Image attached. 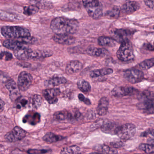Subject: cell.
<instances>
[{
  "mask_svg": "<svg viewBox=\"0 0 154 154\" xmlns=\"http://www.w3.org/2000/svg\"><path fill=\"white\" fill-rule=\"evenodd\" d=\"M149 135H152V136H154V131L153 129H149L146 131L145 132H143L141 134V136L143 137H146Z\"/></svg>",
  "mask_w": 154,
  "mask_h": 154,
  "instance_id": "cell-41",
  "label": "cell"
},
{
  "mask_svg": "<svg viewBox=\"0 0 154 154\" xmlns=\"http://www.w3.org/2000/svg\"><path fill=\"white\" fill-rule=\"evenodd\" d=\"M18 65L21 66V67H24L26 68L29 67L31 66L30 64L24 62H19V63H18Z\"/></svg>",
  "mask_w": 154,
  "mask_h": 154,
  "instance_id": "cell-46",
  "label": "cell"
},
{
  "mask_svg": "<svg viewBox=\"0 0 154 154\" xmlns=\"http://www.w3.org/2000/svg\"><path fill=\"white\" fill-rule=\"evenodd\" d=\"M88 154H104L103 153H99V152H92L90 153H89Z\"/></svg>",
  "mask_w": 154,
  "mask_h": 154,
  "instance_id": "cell-49",
  "label": "cell"
},
{
  "mask_svg": "<svg viewBox=\"0 0 154 154\" xmlns=\"http://www.w3.org/2000/svg\"><path fill=\"white\" fill-rule=\"evenodd\" d=\"M78 22L74 19L65 17H57L52 20L50 28L55 34H71L76 33L78 30Z\"/></svg>",
  "mask_w": 154,
  "mask_h": 154,
  "instance_id": "cell-1",
  "label": "cell"
},
{
  "mask_svg": "<svg viewBox=\"0 0 154 154\" xmlns=\"http://www.w3.org/2000/svg\"><path fill=\"white\" fill-rule=\"evenodd\" d=\"M26 132L20 127L16 126L12 130L7 133L5 138L7 142L14 143L20 141L26 136Z\"/></svg>",
  "mask_w": 154,
  "mask_h": 154,
  "instance_id": "cell-7",
  "label": "cell"
},
{
  "mask_svg": "<svg viewBox=\"0 0 154 154\" xmlns=\"http://www.w3.org/2000/svg\"><path fill=\"white\" fill-rule=\"evenodd\" d=\"M154 94L150 91H145L142 93L139 97L137 105L138 108L143 110L147 114H153L154 110Z\"/></svg>",
  "mask_w": 154,
  "mask_h": 154,
  "instance_id": "cell-3",
  "label": "cell"
},
{
  "mask_svg": "<svg viewBox=\"0 0 154 154\" xmlns=\"http://www.w3.org/2000/svg\"><path fill=\"white\" fill-rule=\"evenodd\" d=\"M98 43L100 46L104 47H114L116 46L117 41L113 38L105 36L99 37Z\"/></svg>",
  "mask_w": 154,
  "mask_h": 154,
  "instance_id": "cell-22",
  "label": "cell"
},
{
  "mask_svg": "<svg viewBox=\"0 0 154 154\" xmlns=\"http://www.w3.org/2000/svg\"><path fill=\"white\" fill-rule=\"evenodd\" d=\"M109 100L106 97L100 99L96 109L97 113L99 116H105L108 111Z\"/></svg>",
  "mask_w": 154,
  "mask_h": 154,
  "instance_id": "cell-20",
  "label": "cell"
},
{
  "mask_svg": "<svg viewBox=\"0 0 154 154\" xmlns=\"http://www.w3.org/2000/svg\"><path fill=\"white\" fill-rule=\"evenodd\" d=\"M126 80L131 83H136L142 81L144 78L143 71L135 69H127L124 74Z\"/></svg>",
  "mask_w": 154,
  "mask_h": 154,
  "instance_id": "cell-8",
  "label": "cell"
},
{
  "mask_svg": "<svg viewBox=\"0 0 154 154\" xmlns=\"http://www.w3.org/2000/svg\"><path fill=\"white\" fill-rule=\"evenodd\" d=\"M83 68V65L78 60L70 61L66 67V72L68 75L76 74L80 71Z\"/></svg>",
  "mask_w": 154,
  "mask_h": 154,
  "instance_id": "cell-17",
  "label": "cell"
},
{
  "mask_svg": "<svg viewBox=\"0 0 154 154\" xmlns=\"http://www.w3.org/2000/svg\"><path fill=\"white\" fill-rule=\"evenodd\" d=\"M48 152V150L43 149H30L28 150L27 153L29 154H41L46 153Z\"/></svg>",
  "mask_w": 154,
  "mask_h": 154,
  "instance_id": "cell-39",
  "label": "cell"
},
{
  "mask_svg": "<svg viewBox=\"0 0 154 154\" xmlns=\"http://www.w3.org/2000/svg\"><path fill=\"white\" fill-rule=\"evenodd\" d=\"M115 36L121 42L126 40H130V38L133 34V32L127 29H118L114 32Z\"/></svg>",
  "mask_w": 154,
  "mask_h": 154,
  "instance_id": "cell-18",
  "label": "cell"
},
{
  "mask_svg": "<svg viewBox=\"0 0 154 154\" xmlns=\"http://www.w3.org/2000/svg\"></svg>",
  "mask_w": 154,
  "mask_h": 154,
  "instance_id": "cell-50",
  "label": "cell"
},
{
  "mask_svg": "<svg viewBox=\"0 0 154 154\" xmlns=\"http://www.w3.org/2000/svg\"><path fill=\"white\" fill-rule=\"evenodd\" d=\"M5 103L3 100L0 98V113L2 112L4 109Z\"/></svg>",
  "mask_w": 154,
  "mask_h": 154,
  "instance_id": "cell-47",
  "label": "cell"
},
{
  "mask_svg": "<svg viewBox=\"0 0 154 154\" xmlns=\"http://www.w3.org/2000/svg\"><path fill=\"white\" fill-rule=\"evenodd\" d=\"M113 72L114 71L112 69L105 68L93 70L90 73V76L91 78H97V77L105 76L111 75L113 74Z\"/></svg>",
  "mask_w": 154,
  "mask_h": 154,
  "instance_id": "cell-24",
  "label": "cell"
},
{
  "mask_svg": "<svg viewBox=\"0 0 154 154\" xmlns=\"http://www.w3.org/2000/svg\"><path fill=\"white\" fill-rule=\"evenodd\" d=\"M2 35L9 39L22 38L30 36L28 29L20 26H5L1 29Z\"/></svg>",
  "mask_w": 154,
  "mask_h": 154,
  "instance_id": "cell-2",
  "label": "cell"
},
{
  "mask_svg": "<svg viewBox=\"0 0 154 154\" xmlns=\"http://www.w3.org/2000/svg\"><path fill=\"white\" fill-rule=\"evenodd\" d=\"M94 149L98 152L104 154H117V150L115 148L105 145H98L96 146Z\"/></svg>",
  "mask_w": 154,
  "mask_h": 154,
  "instance_id": "cell-26",
  "label": "cell"
},
{
  "mask_svg": "<svg viewBox=\"0 0 154 154\" xmlns=\"http://www.w3.org/2000/svg\"><path fill=\"white\" fill-rule=\"evenodd\" d=\"M0 20L10 21H18L23 20V17L16 14L0 11Z\"/></svg>",
  "mask_w": 154,
  "mask_h": 154,
  "instance_id": "cell-21",
  "label": "cell"
},
{
  "mask_svg": "<svg viewBox=\"0 0 154 154\" xmlns=\"http://www.w3.org/2000/svg\"><path fill=\"white\" fill-rule=\"evenodd\" d=\"M80 152V147L73 145L63 148L61 151L60 154H79Z\"/></svg>",
  "mask_w": 154,
  "mask_h": 154,
  "instance_id": "cell-29",
  "label": "cell"
},
{
  "mask_svg": "<svg viewBox=\"0 0 154 154\" xmlns=\"http://www.w3.org/2000/svg\"><path fill=\"white\" fill-rule=\"evenodd\" d=\"M118 59L124 62L134 60L135 57L133 45L129 40L121 42V45L117 52Z\"/></svg>",
  "mask_w": 154,
  "mask_h": 154,
  "instance_id": "cell-5",
  "label": "cell"
},
{
  "mask_svg": "<svg viewBox=\"0 0 154 154\" xmlns=\"http://www.w3.org/2000/svg\"><path fill=\"white\" fill-rule=\"evenodd\" d=\"M60 94L59 89L52 88L44 90L42 92L43 97L49 104H53L58 101V96Z\"/></svg>",
  "mask_w": 154,
  "mask_h": 154,
  "instance_id": "cell-12",
  "label": "cell"
},
{
  "mask_svg": "<svg viewBox=\"0 0 154 154\" xmlns=\"http://www.w3.org/2000/svg\"><path fill=\"white\" fill-rule=\"evenodd\" d=\"M54 118L59 121L71 120V115L70 111L61 110L58 111L54 114Z\"/></svg>",
  "mask_w": 154,
  "mask_h": 154,
  "instance_id": "cell-27",
  "label": "cell"
},
{
  "mask_svg": "<svg viewBox=\"0 0 154 154\" xmlns=\"http://www.w3.org/2000/svg\"><path fill=\"white\" fill-rule=\"evenodd\" d=\"M33 50L26 47L22 48L14 52L16 58L20 60H28L32 59Z\"/></svg>",
  "mask_w": 154,
  "mask_h": 154,
  "instance_id": "cell-16",
  "label": "cell"
},
{
  "mask_svg": "<svg viewBox=\"0 0 154 154\" xmlns=\"http://www.w3.org/2000/svg\"><path fill=\"white\" fill-rule=\"evenodd\" d=\"M10 154H23L22 152L18 149H15L11 152Z\"/></svg>",
  "mask_w": 154,
  "mask_h": 154,
  "instance_id": "cell-48",
  "label": "cell"
},
{
  "mask_svg": "<svg viewBox=\"0 0 154 154\" xmlns=\"http://www.w3.org/2000/svg\"><path fill=\"white\" fill-rule=\"evenodd\" d=\"M71 115V120L78 119L81 116V113L78 109H74L70 111Z\"/></svg>",
  "mask_w": 154,
  "mask_h": 154,
  "instance_id": "cell-37",
  "label": "cell"
},
{
  "mask_svg": "<svg viewBox=\"0 0 154 154\" xmlns=\"http://www.w3.org/2000/svg\"><path fill=\"white\" fill-rule=\"evenodd\" d=\"M154 59L153 58L150 59L146 60L139 64L140 68L143 70H147L153 66Z\"/></svg>",
  "mask_w": 154,
  "mask_h": 154,
  "instance_id": "cell-34",
  "label": "cell"
},
{
  "mask_svg": "<svg viewBox=\"0 0 154 154\" xmlns=\"http://www.w3.org/2000/svg\"><path fill=\"white\" fill-rule=\"evenodd\" d=\"M135 91L133 87L130 86H120L114 88L111 91V94L114 97H121L132 95L135 92Z\"/></svg>",
  "mask_w": 154,
  "mask_h": 154,
  "instance_id": "cell-11",
  "label": "cell"
},
{
  "mask_svg": "<svg viewBox=\"0 0 154 154\" xmlns=\"http://www.w3.org/2000/svg\"><path fill=\"white\" fill-rule=\"evenodd\" d=\"M33 78L28 72L23 71L19 75L17 81V85L20 91H24L30 87L32 82Z\"/></svg>",
  "mask_w": 154,
  "mask_h": 154,
  "instance_id": "cell-9",
  "label": "cell"
},
{
  "mask_svg": "<svg viewBox=\"0 0 154 154\" xmlns=\"http://www.w3.org/2000/svg\"><path fill=\"white\" fill-rule=\"evenodd\" d=\"M139 149L147 154H151L154 152V145L149 144H141L139 145Z\"/></svg>",
  "mask_w": 154,
  "mask_h": 154,
  "instance_id": "cell-35",
  "label": "cell"
},
{
  "mask_svg": "<svg viewBox=\"0 0 154 154\" xmlns=\"http://www.w3.org/2000/svg\"><path fill=\"white\" fill-rule=\"evenodd\" d=\"M3 45L5 48L14 51L25 47L24 46V43L22 42L11 39L5 40L3 42Z\"/></svg>",
  "mask_w": 154,
  "mask_h": 154,
  "instance_id": "cell-19",
  "label": "cell"
},
{
  "mask_svg": "<svg viewBox=\"0 0 154 154\" xmlns=\"http://www.w3.org/2000/svg\"><path fill=\"white\" fill-rule=\"evenodd\" d=\"M86 52L88 55L96 57H104L108 55L107 50L103 48L90 47L86 50Z\"/></svg>",
  "mask_w": 154,
  "mask_h": 154,
  "instance_id": "cell-15",
  "label": "cell"
},
{
  "mask_svg": "<svg viewBox=\"0 0 154 154\" xmlns=\"http://www.w3.org/2000/svg\"><path fill=\"white\" fill-rule=\"evenodd\" d=\"M78 97L79 99L80 100V101H83L85 104H86L87 105H90L91 104V102H90V100L89 99L85 97V96L82 94H79L78 96Z\"/></svg>",
  "mask_w": 154,
  "mask_h": 154,
  "instance_id": "cell-40",
  "label": "cell"
},
{
  "mask_svg": "<svg viewBox=\"0 0 154 154\" xmlns=\"http://www.w3.org/2000/svg\"><path fill=\"white\" fill-rule=\"evenodd\" d=\"M39 11V7L34 5L24 6L23 13L27 16H31L38 13Z\"/></svg>",
  "mask_w": 154,
  "mask_h": 154,
  "instance_id": "cell-32",
  "label": "cell"
},
{
  "mask_svg": "<svg viewBox=\"0 0 154 154\" xmlns=\"http://www.w3.org/2000/svg\"><path fill=\"white\" fill-rule=\"evenodd\" d=\"M121 9L118 6H114L112 9L108 11L105 15L108 18L111 19H117L120 15Z\"/></svg>",
  "mask_w": 154,
  "mask_h": 154,
  "instance_id": "cell-31",
  "label": "cell"
},
{
  "mask_svg": "<svg viewBox=\"0 0 154 154\" xmlns=\"http://www.w3.org/2000/svg\"><path fill=\"white\" fill-rule=\"evenodd\" d=\"M5 87L10 92V98L12 101H16L21 97L18 85L13 79H10L5 82Z\"/></svg>",
  "mask_w": 154,
  "mask_h": 154,
  "instance_id": "cell-10",
  "label": "cell"
},
{
  "mask_svg": "<svg viewBox=\"0 0 154 154\" xmlns=\"http://www.w3.org/2000/svg\"><path fill=\"white\" fill-rule=\"evenodd\" d=\"M30 102L33 108H38L42 104V98L39 95H34L31 99Z\"/></svg>",
  "mask_w": 154,
  "mask_h": 154,
  "instance_id": "cell-33",
  "label": "cell"
},
{
  "mask_svg": "<svg viewBox=\"0 0 154 154\" xmlns=\"http://www.w3.org/2000/svg\"><path fill=\"white\" fill-rule=\"evenodd\" d=\"M110 146L113 148H122L124 146V143L121 141H114L110 143Z\"/></svg>",
  "mask_w": 154,
  "mask_h": 154,
  "instance_id": "cell-38",
  "label": "cell"
},
{
  "mask_svg": "<svg viewBox=\"0 0 154 154\" xmlns=\"http://www.w3.org/2000/svg\"><path fill=\"white\" fill-rule=\"evenodd\" d=\"M52 39L56 43L62 45H70L75 43L76 39L69 34H54Z\"/></svg>",
  "mask_w": 154,
  "mask_h": 154,
  "instance_id": "cell-13",
  "label": "cell"
},
{
  "mask_svg": "<svg viewBox=\"0 0 154 154\" xmlns=\"http://www.w3.org/2000/svg\"><path fill=\"white\" fill-rule=\"evenodd\" d=\"M144 47L147 50L150 51H154L153 46L150 43H146L145 44Z\"/></svg>",
  "mask_w": 154,
  "mask_h": 154,
  "instance_id": "cell-45",
  "label": "cell"
},
{
  "mask_svg": "<svg viewBox=\"0 0 154 154\" xmlns=\"http://www.w3.org/2000/svg\"><path fill=\"white\" fill-rule=\"evenodd\" d=\"M140 5L139 3L136 1H129L126 2L122 5L121 11L123 13L126 14H130L139 10Z\"/></svg>",
  "mask_w": 154,
  "mask_h": 154,
  "instance_id": "cell-14",
  "label": "cell"
},
{
  "mask_svg": "<svg viewBox=\"0 0 154 154\" xmlns=\"http://www.w3.org/2000/svg\"><path fill=\"white\" fill-rule=\"evenodd\" d=\"M12 58V56L11 53L7 51L0 53V60L4 59L5 60H9Z\"/></svg>",
  "mask_w": 154,
  "mask_h": 154,
  "instance_id": "cell-36",
  "label": "cell"
},
{
  "mask_svg": "<svg viewBox=\"0 0 154 154\" xmlns=\"http://www.w3.org/2000/svg\"><path fill=\"white\" fill-rule=\"evenodd\" d=\"M83 5L90 17L95 20L101 18L103 7L99 0H82Z\"/></svg>",
  "mask_w": 154,
  "mask_h": 154,
  "instance_id": "cell-4",
  "label": "cell"
},
{
  "mask_svg": "<svg viewBox=\"0 0 154 154\" xmlns=\"http://www.w3.org/2000/svg\"><path fill=\"white\" fill-rule=\"evenodd\" d=\"M10 79L7 75H5V74L0 73V81L1 82H6Z\"/></svg>",
  "mask_w": 154,
  "mask_h": 154,
  "instance_id": "cell-43",
  "label": "cell"
},
{
  "mask_svg": "<svg viewBox=\"0 0 154 154\" xmlns=\"http://www.w3.org/2000/svg\"><path fill=\"white\" fill-rule=\"evenodd\" d=\"M64 137L61 136L56 134L52 133H47L42 137L44 142L48 143L51 144L56 143L64 139Z\"/></svg>",
  "mask_w": 154,
  "mask_h": 154,
  "instance_id": "cell-25",
  "label": "cell"
},
{
  "mask_svg": "<svg viewBox=\"0 0 154 154\" xmlns=\"http://www.w3.org/2000/svg\"><path fill=\"white\" fill-rule=\"evenodd\" d=\"M111 2L115 4L118 5H123L127 2V0H109Z\"/></svg>",
  "mask_w": 154,
  "mask_h": 154,
  "instance_id": "cell-44",
  "label": "cell"
},
{
  "mask_svg": "<svg viewBox=\"0 0 154 154\" xmlns=\"http://www.w3.org/2000/svg\"><path fill=\"white\" fill-rule=\"evenodd\" d=\"M143 1L146 6H148V7L151 8V9H153V0H143Z\"/></svg>",
  "mask_w": 154,
  "mask_h": 154,
  "instance_id": "cell-42",
  "label": "cell"
},
{
  "mask_svg": "<svg viewBox=\"0 0 154 154\" xmlns=\"http://www.w3.org/2000/svg\"><path fill=\"white\" fill-rule=\"evenodd\" d=\"M136 128L133 124H126L117 127L115 134L123 140H128L131 139L135 134Z\"/></svg>",
  "mask_w": 154,
  "mask_h": 154,
  "instance_id": "cell-6",
  "label": "cell"
},
{
  "mask_svg": "<svg viewBox=\"0 0 154 154\" xmlns=\"http://www.w3.org/2000/svg\"><path fill=\"white\" fill-rule=\"evenodd\" d=\"M67 81L68 80L67 79L64 77L54 76L47 81V85L51 87L59 86L62 84H66L67 82Z\"/></svg>",
  "mask_w": 154,
  "mask_h": 154,
  "instance_id": "cell-23",
  "label": "cell"
},
{
  "mask_svg": "<svg viewBox=\"0 0 154 154\" xmlns=\"http://www.w3.org/2000/svg\"><path fill=\"white\" fill-rule=\"evenodd\" d=\"M78 88L84 93H88L91 90V86L89 82L85 80H80L77 82Z\"/></svg>",
  "mask_w": 154,
  "mask_h": 154,
  "instance_id": "cell-30",
  "label": "cell"
},
{
  "mask_svg": "<svg viewBox=\"0 0 154 154\" xmlns=\"http://www.w3.org/2000/svg\"><path fill=\"white\" fill-rule=\"evenodd\" d=\"M52 51H33L32 59L45 58L52 55Z\"/></svg>",
  "mask_w": 154,
  "mask_h": 154,
  "instance_id": "cell-28",
  "label": "cell"
}]
</instances>
